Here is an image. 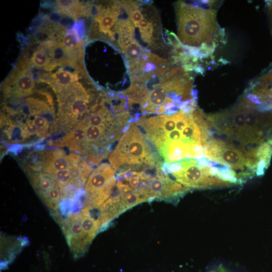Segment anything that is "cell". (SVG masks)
Returning <instances> with one entry per match:
<instances>
[{
    "mask_svg": "<svg viewBox=\"0 0 272 272\" xmlns=\"http://www.w3.org/2000/svg\"><path fill=\"white\" fill-rule=\"evenodd\" d=\"M129 112H116L107 98L78 124L46 146L67 148L97 166L109 156L130 123Z\"/></svg>",
    "mask_w": 272,
    "mask_h": 272,
    "instance_id": "1",
    "label": "cell"
},
{
    "mask_svg": "<svg viewBox=\"0 0 272 272\" xmlns=\"http://www.w3.org/2000/svg\"><path fill=\"white\" fill-rule=\"evenodd\" d=\"M56 116L52 97L46 91H34L16 103H3L2 142L13 152L38 145L53 135Z\"/></svg>",
    "mask_w": 272,
    "mask_h": 272,
    "instance_id": "2",
    "label": "cell"
},
{
    "mask_svg": "<svg viewBox=\"0 0 272 272\" xmlns=\"http://www.w3.org/2000/svg\"><path fill=\"white\" fill-rule=\"evenodd\" d=\"M138 125L163 163L203 157L200 128L190 114L143 116Z\"/></svg>",
    "mask_w": 272,
    "mask_h": 272,
    "instance_id": "3",
    "label": "cell"
},
{
    "mask_svg": "<svg viewBox=\"0 0 272 272\" xmlns=\"http://www.w3.org/2000/svg\"><path fill=\"white\" fill-rule=\"evenodd\" d=\"M192 83L184 69L176 67L158 82L138 84L133 111H139L141 116L175 113L185 101L193 99Z\"/></svg>",
    "mask_w": 272,
    "mask_h": 272,
    "instance_id": "4",
    "label": "cell"
},
{
    "mask_svg": "<svg viewBox=\"0 0 272 272\" xmlns=\"http://www.w3.org/2000/svg\"><path fill=\"white\" fill-rule=\"evenodd\" d=\"M108 160L118 172L142 171L150 165L163 163L135 122L129 125Z\"/></svg>",
    "mask_w": 272,
    "mask_h": 272,
    "instance_id": "5",
    "label": "cell"
},
{
    "mask_svg": "<svg viewBox=\"0 0 272 272\" xmlns=\"http://www.w3.org/2000/svg\"><path fill=\"white\" fill-rule=\"evenodd\" d=\"M175 7L180 40L190 46L211 47L208 44L213 42L217 30L215 12L182 2H177Z\"/></svg>",
    "mask_w": 272,
    "mask_h": 272,
    "instance_id": "6",
    "label": "cell"
},
{
    "mask_svg": "<svg viewBox=\"0 0 272 272\" xmlns=\"http://www.w3.org/2000/svg\"><path fill=\"white\" fill-rule=\"evenodd\" d=\"M58 111L53 135L60 137L78 124L101 100L102 93L96 96L79 83L56 94Z\"/></svg>",
    "mask_w": 272,
    "mask_h": 272,
    "instance_id": "7",
    "label": "cell"
},
{
    "mask_svg": "<svg viewBox=\"0 0 272 272\" xmlns=\"http://www.w3.org/2000/svg\"><path fill=\"white\" fill-rule=\"evenodd\" d=\"M162 170L185 187L205 188L226 186L223 181L211 173V167L200 164L195 160L185 159L171 164L164 163Z\"/></svg>",
    "mask_w": 272,
    "mask_h": 272,
    "instance_id": "8",
    "label": "cell"
},
{
    "mask_svg": "<svg viewBox=\"0 0 272 272\" xmlns=\"http://www.w3.org/2000/svg\"><path fill=\"white\" fill-rule=\"evenodd\" d=\"M203 147L207 158L238 171L241 181L256 175V165L240 150L216 139L207 142Z\"/></svg>",
    "mask_w": 272,
    "mask_h": 272,
    "instance_id": "9",
    "label": "cell"
},
{
    "mask_svg": "<svg viewBox=\"0 0 272 272\" xmlns=\"http://www.w3.org/2000/svg\"><path fill=\"white\" fill-rule=\"evenodd\" d=\"M115 170L102 163L89 175L85 186L86 207L100 208L111 195L116 186Z\"/></svg>",
    "mask_w": 272,
    "mask_h": 272,
    "instance_id": "10",
    "label": "cell"
},
{
    "mask_svg": "<svg viewBox=\"0 0 272 272\" xmlns=\"http://www.w3.org/2000/svg\"><path fill=\"white\" fill-rule=\"evenodd\" d=\"M27 59H22L3 85L5 103L13 104L31 95L35 81Z\"/></svg>",
    "mask_w": 272,
    "mask_h": 272,
    "instance_id": "11",
    "label": "cell"
},
{
    "mask_svg": "<svg viewBox=\"0 0 272 272\" xmlns=\"http://www.w3.org/2000/svg\"><path fill=\"white\" fill-rule=\"evenodd\" d=\"M39 197L54 212L58 208L62 197L60 187L52 175L42 171L26 172Z\"/></svg>",
    "mask_w": 272,
    "mask_h": 272,
    "instance_id": "12",
    "label": "cell"
},
{
    "mask_svg": "<svg viewBox=\"0 0 272 272\" xmlns=\"http://www.w3.org/2000/svg\"><path fill=\"white\" fill-rule=\"evenodd\" d=\"M61 225L74 257L82 256L92 240L84 231L78 215H70Z\"/></svg>",
    "mask_w": 272,
    "mask_h": 272,
    "instance_id": "13",
    "label": "cell"
},
{
    "mask_svg": "<svg viewBox=\"0 0 272 272\" xmlns=\"http://www.w3.org/2000/svg\"><path fill=\"white\" fill-rule=\"evenodd\" d=\"M120 10V1L107 3L103 12L94 19L95 24L98 25L99 31L105 35L110 41H116L117 44L116 36H118V25Z\"/></svg>",
    "mask_w": 272,
    "mask_h": 272,
    "instance_id": "14",
    "label": "cell"
},
{
    "mask_svg": "<svg viewBox=\"0 0 272 272\" xmlns=\"http://www.w3.org/2000/svg\"><path fill=\"white\" fill-rule=\"evenodd\" d=\"M77 71H69L64 68H60L54 73L47 76L40 78L42 82L47 83L57 94L64 89L78 82L79 79Z\"/></svg>",
    "mask_w": 272,
    "mask_h": 272,
    "instance_id": "15",
    "label": "cell"
},
{
    "mask_svg": "<svg viewBox=\"0 0 272 272\" xmlns=\"http://www.w3.org/2000/svg\"><path fill=\"white\" fill-rule=\"evenodd\" d=\"M120 50L126 59L127 68L138 62L148 51L147 48L141 46L135 38L127 42Z\"/></svg>",
    "mask_w": 272,
    "mask_h": 272,
    "instance_id": "16",
    "label": "cell"
},
{
    "mask_svg": "<svg viewBox=\"0 0 272 272\" xmlns=\"http://www.w3.org/2000/svg\"><path fill=\"white\" fill-rule=\"evenodd\" d=\"M82 227L91 240L102 228V222L93 218L88 208L81 210L78 215Z\"/></svg>",
    "mask_w": 272,
    "mask_h": 272,
    "instance_id": "17",
    "label": "cell"
},
{
    "mask_svg": "<svg viewBox=\"0 0 272 272\" xmlns=\"http://www.w3.org/2000/svg\"><path fill=\"white\" fill-rule=\"evenodd\" d=\"M61 39V42L70 53H73L82 49L83 41L75 27L67 30Z\"/></svg>",
    "mask_w": 272,
    "mask_h": 272,
    "instance_id": "18",
    "label": "cell"
},
{
    "mask_svg": "<svg viewBox=\"0 0 272 272\" xmlns=\"http://www.w3.org/2000/svg\"><path fill=\"white\" fill-rule=\"evenodd\" d=\"M30 63L34 66L48 71L51 59L47 51L39 46L30 58Z\"/></svg>",
    "mask_w": 272,
    "mask_h": 272,
    "instance_id": "19",
    "label": "cell"
}]
</instances>
